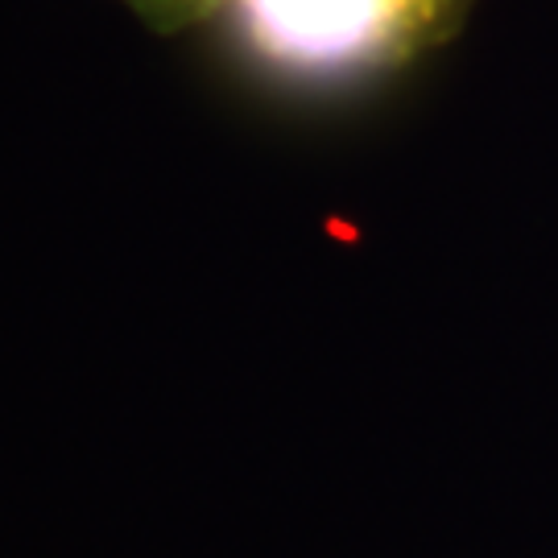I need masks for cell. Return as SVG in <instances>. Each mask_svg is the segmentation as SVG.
<instances>
[{
  "instance_id": "2",
  "label": "cell",
  "mask_w": 558,
  "mask_h": 558,
  "mask_svg": "<svg viewBox=\"0 0 558 558\" xmlns=\"http://www.w3.org/2000/svg\"><path fill=\"white\" fill-rule=\"evenodd\" d=\"M451 4H456V0H451Z\"/></svg>"
},
{
  "instance_id": "1",
  "label": "cell",
  "mask_w": 558,
  "mask_h": 558,
  "mask_svg": "<svg viewBox=\"0 0 558 558\" xmlns=\"http://www.w3.org/2000/svg\"><path fill=\"white\" fill-rule=\"evenodd\" d=\"M260 59L299 75H356L401 59L451 0H232Z\"/></svg>"
}]
</instances>
